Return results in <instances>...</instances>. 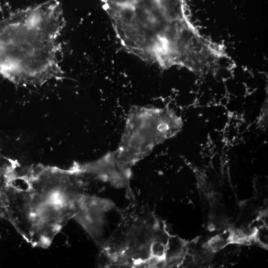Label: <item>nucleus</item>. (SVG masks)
Wrapping results in <instances>:
<instances>
[{"label": "nucleus", "instance_id": "nucleus-6", "mask_svg": "<svg viewBox=\"0 0 268 268\" xmlns=\"http://www.w3.org/2000/svg\"><path fill=\"white\" fill-rule=\"evenodd\" d=\"M110 200L90 195L86 192L80 203L75 220L98 244L102 235L105 214L114 207Z\"/></svg>", "mask_w": 268, "mask_h": 268}, {"label": "nucleus", "instance_id": "nucleus-2", "mask_svg": "<svg viewBox=\"0 0 268 268\" xmlns=\"http://www.w3.org/2000/svg\"><path fill=\"white\" fill-rule=\"evenodd\" d=\"M2 191L5 217L33 247L47 248L77 214L87 178L73 165L20 166Z\"/></svg>", "mask_w": 268, "mask_h": 268}, {"label": "nucleus", "instance_id": "nucleus-8", "mask_svg": "<svg viewBox=\"0 0 268 268\" xmlns=\"http://www.w3.org/2000/svg\"><path fill=\"white\" fill-rule=\"evenodd\" d=\"M231 242V232L225 231L211 238L208 243V247L213 251L220 250Z\"/></svg>", "mask_w": 268, "mask_h": 268}, {"label": "nucleus", "instance_id": "nucleus-4", "mask_svg": "<svg viewBox=\"0 0 268 268\" xmlns=\"http://www.w3.org/2000/svg\"><path fill=\"white\" fill-rule=\"evenodd\" d=\"M110 238L101 244L105 266L164 268L159 257L171 236L153 215L125 218Z\"/></svg>", "mask_w": 268, "mask_h": 268}, {"label": "nucleus", "instance_id": "nucleus-10", "mask_svg": "<svg viewBox=\"0 0 268 268\" xmlns=\"http://www.w3.org/2000/svg\"><path fill=\"white\" fill-rule=\"evenodd\" d=\"M3 189L0 188V216L2 217H5V213L2 201V191Z\"/></svg>", "mask_w": 268, "mask_h": 268}, {"label": "nucleus", "instance_id": "nucleus-1", "mask_svg": "<svg viewBox=\"0 0 268 268\" xmlns=\"http://www.w3.org/2000/svg\"><path fill=\"white\" fill-rule=\"evenodd\" d=\"M124 48L167 69L184 67L204 50L207 38L196 28L184 0H101Z\"/></svg>", "mask_w": 268, "mask_h": 268}, {"label": "nucleus", "instance_id": "nucleus-7", "mask_svg": "<svg viewBox=\"0 0 268 268\" xmlns=\"http://www.w3.org/2000/svg\"><path fill=\"white\" fill-rule=\"evenodd\" d=\"M75 164L80 172L92 179L109 183L117 188L130 186L132 173L124 170L118 165L112 151L96 160Z\"/></svg>", "mask_w": 268, "mask_h": 268}, {"label": "nucleus", "instance_id": "nucleus-9", "mask_svg": "<svg viewBox=\"0 0 268 268\" xmlns=\"http://www.w3.org/2000/svg\"><path fill=\"white\" fill-rule=\"evenodd\" d=\"M254 237L256 243L262 246L267 247L268 240L267 226L262 225L258 227L256 229Z\"/></svg>", "mask_w": 268, "mask_h": 268}, {"label": "nucleus", "instance_id": "nucleus-3", "mask_svg": "<svg viewBox=\"0 0 268 268\" xmlns=\"http://www.w3.org/2000/svg\"><path fill=\"white\" fill-rule=\"evenodd\" d=\"M65 23L58 0L23 8L0 19V74L26 86L61 79L60 39Z\"/></svg>", "mask_w": 268, "mask_h": 268}, {"label": "nucleus", "instance_id": "nucleus-5", "mask_svg": "<svg viewBox=\"0 0 268 268\" xmlns=\"http://www.w3.org/2000/svg\"><path fill=\"white\" fill-rule=\"evenodd\" d=\"M183 127L182 117L169 106H134L118 147L112 151L115 160L122 168L131 171L155 147L176 135Z\"/></svg>", "mask_w": 268, "mask_h": 268}]
</instances>
